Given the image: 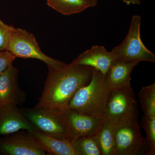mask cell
<instances>
[{
  "instance_id": "1",
  "label": "cell",
  "mask_w": 155,
  "mask_h": 155,
  "mask_svg": "<svg viewBox=\"0 0 155 155\" xmlns=\"http://www.w3.org/2000/svg\"><path fill=\"white\" fill-rule=\"evenodd\" d=\"M92 68L71 63L61 68H49L43 91L35 108L63 113L76 92L88 84Z\"/></svg>"
},
{
  "instance_id": "2",
  "label": "cell",
  "mask_w": 155,
  "mask_h": 155,
  "mask_svg": "<svg viewBox=\"0 0 155 155\" xmlns=\"http://www.w3.org/2000/svg\"><path fill=\"white\" fill-rule=\"evenodd\" d=\"M111 91L105 75L92 68L90 81L76 92L68 108L89 116L104 118L107 102Z\"/></svg>"
},
{
  "instance_id": "3",
  "label": "cell",
  "mask_w": 155,
  "mask_h": 155,
  "mask_svg": "<svg viewBox=\"0 0 155 155\" xmlns=\"http://www.w3.org/2000/svg\"><path fill=\"white\" fill-rule=\"evenodd\" d=\"M114 140V155L147 154L145 141L139 125L138 114H127L116 123Z\"/></svg>"
},
{
  "instance_id": "4",
  "label": "cell",
  "mask_w": 155,
  "mask_h": 155,
  "mask_svg": "<svg viewBox=\"0 0 155 155\" xmlns=\"http://www.w3.org/2000/svg\"><path fill=\"white\" fill-rule=\"evenodd\" d=\"M7 51L16 58L37 59L48 65V68H62L67 64L45 54L41 51L34 35L25 29L16 28L14 26Z\"/></svg>"
},
{
  "instance_id": "5",
  "label": "cell",
  "mask_w": 155,
  "mask_h": 155,
  "mask_svg": "<svg viewBox=\"0 0 155 155\" xmlns=\"http://www.w3.org/2000/svg\"><path fill=\"white\" fill-rule=\"evenodd\" d=\"M140 23V16L134 15L127 36L121 44L111 51L116 60L139 63L142 61L155 63L154 54L148 49L142 41Z\"/></svg>"
},
{
  "instance_id": "6",
  "label": "cell",
  "mask_w": 155,
  "mask_h": 155,
  "mask_svg": "<svg viewBox=\"0 0 155 155\" xmlns=\"http://www.w3.org/2000/svg\"><path fill=\"white\" fill-rule=\"evenodd\" d=\"M20 110L38 132L70 141L69 127L64 113L46 108H24Z\"/></svg>"
},
{
  "instance_id": "7",
  "label": "cell",
  "mask_w": 155,
  "mask_h": 155,
  "mask_svg": "<svg viewBox=\"0 0 155 155\" xmlns=\"http://www.w3.org/2000/svg\"><path fill=\"white\" fill-rule=\"evenodd\" d=\"M137 102L131 86L112 90L106 106L104 118L116 125L124 116L138 114Z\"/></svg>"
},
{
  "instance_id": "8",
  "label": "cell",
  "mask_w": 155,
  "mask_h": 155,
  "mask_svg": "<svg viewBox=\"0 0 155 155\" xmlns=\"http://www.w3.org/2000/svg\"><path fill=\"white\" fill-rule=\"evenodd\" d=\"M0 155H45L48 153L30 132L18 131L0 137Z\"/></svg>"
},
{
  "instance_id": "9",
  "label": "cell",
  "mask_w": 155,
  "mask_h": 155,
  "mask_svg": "<svg viewBox=\"0 0 155 155\" xmlns=\"http://www.w3.org/2000/svg\"><path fill=\"white\" fill-rule=\"evenodd\" d=\"M70 134V141L95 134L104 121V117L89 116L68 108L64 112Z\"/></svg>"
},
{
  "instance_id": "10",
  "label": "cell",
  "mask_w": 155,
  "mask_h": 155,
  "mask_svg": "<svg viewBox=\"0 0 155 155\" xmlns=\"http://www.w3.org/2000/svg\"><path fill=\"white\" fill-rule=\"evenodd\" d=\"M19 70L11 64L0 74V107L25 103L26 95L19 84Z\"/></svg>"
},
{
  "instance_id": "11",
  "label": "cell",
  "mask_w": 155,
  "mask_h": 155,
  "mask_svg": "<svg viewBox=\"0 0 155 155\" xmlns=\"http://www.w3.org/2000/svg\"><path fill=\"white\" fill-rule=\"evenodd\" d=\"M21 130L31 133L38 132L18 106L11 104L0 107V136L12 134Z\"/></svg>"
},
{
  "instance_id": "12",
  "label": "cell",
  "mask_w": 155,
  "mask_h": 155,
  "mask_svg": "<svg viewBox=\"0 0 155 155\" xmlns=\"http://www.w3.org/2000/svg\"><path fill=\"white\" fill-rule=\"evenodd\" d=\"M114 54L103 46L94 45L73 60L72 63L87 66L98 70L106 75L112 64L116 61Z\"/></svg>"
},
{
  "instance_id": "13",
  "label": "cell",
  "mask_w": 155,
  "mask_h": 155,
  "mask_svg": "<svg viewBox=\"0 0 155 155\" xmlns=\"http://www.w3.org/2000/svg\"><path fill=\"white\" fill-rule=\"evenodd\" d=\"M138 62H128L116 60L105 75L108 85L112 90L130 86L131 73Z\"/></svg>"
},
{
  "instance_id": "14",
  "label": "cell",
  "mask_w": 155,
  "mask_h": 155,
  "mask_svg": "<svg viewBox=\"0 0 155 155\" xmlns=\"http://www.w3.org/2000/svg\"><path fill=\"white\" fill-rule=\"evenodd\" d=\"M31 133L38 140L48 155H78L72 143L69 140L59 139L40 132Z\"/></svg>"
},
{
  "instance_id": "15",
  "label": "cell",
  "mask_w": 155,
  "mask_h": 155,
  "mask_svg": "<svg viewBox=\"0 0 155 155\" xmlns=\"http://www.w3.org/2000/svg\"><path fill=\"white\" fill-rule=\"evenodd\" d=\"M48 5L64 15L81 13L91 8L84 0H47Z\"/></svg>"
},
{
  "instance_id": "16",
  "label": "cell",
  "mask_w": 155,
  "mask_h": 155,
  "mask_svg": "<svg viewBox=\"0 0 155 155\" xmlns=\"http://www.w3.org/2000/svg\"><path fill=\"white\" fill-rule=\"evenodd\" d=\"M116 125L105 119L95 134L103 155H114V132Z\"/></svg>"
},
{
  "instance_id": "17",
  "label": "cell",
  "mask_w": 155,
  "mask_h": 155,
  "mask_svg": "<svg viewBox=\"0 0 155 155\" xmlns=\"http://www.w3.org/2000/svg\"><path fill=\"white\" fill-rule=\"evenodd\" d=\"M72 143L78 155H103L95 134L80 137Z\"/></svg>"
},
{
  "instance_id": "18",
  "label": "cell",
  "mask_w": 155,
  "mask_h": 155,
  "mask_svg": "<svg viewBox=\"0 0 155 155\" xmlns=\"http://www.w3.org/2000/svg\"><path fill=\"white\" fill-rule=\"evenodd\" d=\"M139 98L144 115L155 117V83L143 87L139 93Z\"/></svg>"
},
{
  "instance_id": "19",
  "label": "cell",
  "mask_w": 155,
  "mask_h": 155,
  "mask_svg": "<svg viewBox=\"0 0 155 155\" xmlns=\"http://www.w3.org/2000/svg\"><path fill=\"white\" fill-rule=\"evenodd\" d=\"M141 125L145 131L147 155L155 154V117H142Z\"/></svg>"
},
{
  "instance_id": "20",
  "label": "cell",
  "mask_w": 155,
  "mask_h": 155,
  "mask_svg": "<svg viewBox=\"0 0 155 155\" xmlns=\"http://www.w3.org/2000/svg\"><path fill=\"white\" fill-rule=\"evenodd\" d=\"M13 27L0 19V51H7Z\"/></svg>"
},
{
  "instance_id": "21",
  "label": "cell",
  "mask_w": 155,
  "mask_h": 155,
  "mask_svg": "<svg viewBox=\"0 0 155 155\" xmlns=\"http://www.w3.org/2000/svg\"><path fill=\"white\" fill-rule=\"evenodd\" d=\"M16 58L8 51H0V74L13 64Z\"/></svg>"
},
{
  "instance_id": "22",
  "label": "cell",
  "mask_w": 155,
  "mask_h": 155,
  "mask_svg": "<svg viewBox=\"0 0 155 155\" xmlns=\"http://www.w3.org/2000/svg\"><path fill=\"white\" fill-rule=\"evenodd\" d=\"M127 5H140L141 4V0H122Z\"/></svg>"
},
{
  "instance_id": "23",
  "label": "cell",
  "mask_w": 155,
  "mask_h": 155,
  "mask_svg": "<svg viewBox=\"0 0 155 155\" xmlns=\"http://www.w3.org/2000/svg\"><path fill=\"white\" fill-rule=\"evenodd\" d=\"M84 1L88 3L91 8V7H94L96 6L99 0H84Z\"/></svg>"
}]
</instances>
